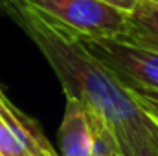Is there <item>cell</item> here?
Listing matches in <instances>:
<instances>
[{"label": "cell", "instance_id": "5bb4252c", "mask_svg": "<svg viewBox=\"0 0 158 156\" xmlns=\"http://www.w3.org/2000/svg\"><path fill=\"white\" fill-rule=\"evenodd\" d=\"M156 2H158V0H156Z\"/></svg>", "mask_w": 158, "mask_h": 156}, {"label": "cell", "instance_id": "ba28073f", "mask_svg": "<svg viewBox=\"0 0 158 156\" xmlns=\"http://www.w3.org/2000/svg\"><path fill=\"white\" fill-rule=\"evenodd\" d=\"M0 156H30L2 117H0Z\"/></svg>", "mask_w": 158, "mask_h": 156}, {"label": "cell", "instance_id": "52a82bcc", "mask_svg": "<svg viewBox=\"0 0 158 156\" xmlns=\"http://www.w3.org/2000/svg\"><path fill=\"white\" fill-rule=\"evenodd\" d=\"M119 149L123 156H158V136H138Z\"/></svg>", "mask_w": 158, "mask_h": 156}, {"label": "cell", "instance_id": "8fae6325", "mask_svg": "<svg viewBox=\"0 0 158 156\" xmlns=\"http://www.w3.org/2000/svg\"><path fill=\"white\" fill-rule=\"evenodd\" d=\"M11 2H13V0H0V11L4 13V11L7 9V6L11 4Z\"/></svg>", "mask_w": 158, "mask_h": 156}, {"label": "cell", "instance_id": "6da1fadb", "mask_svg": "<svg viewBox=\"0 0 158 156\" xmlns=\"http://www.w3.org/2000/svg\"><path fill=\"white\" fill-rule=\"evenodd\" d=\"M4 13L37 44L61 81L64 96L79 99L103 119L118 145L138 136H158V125L132 101L121 81L85 50L77 35L50 22L20 0H13Z\"/></svg>", "mask_w": 158, "mask_h": 156}, {"label": "cell", "instance_id": "5b68a950", "mask_svg": "<svg viewBox=\"0 0 158 156\" xmlns=\"http://www.w3.org/2000/svg\"><path fill=\"white\" fill-rule=\"evenodd\" d=\"M118 40L145 48L158 53V2L138 0L134 9L129 13L127 28Z\"/></svg>", "mask_w": 158, "mask_h": 156}, {"label": "cell", "instance_id": "4fadbf2b", "mask_svg": "<svg viewBox=\"0 0 158 156\" xmlns=\"http://www.w3.org/2000/svg\"><path fill=\"white\" fill-rule=\"evenodd\" d=\"M153 121H155V119H153ZM155 123H156V125H158V121H155Z\"/></svg>", "mask_w": 158, "mask_h": 156}, {"label": "cell", "instance_id": "7a4b0ae2", "mask_svg": "<svg viewBox=\"0 0 158 156\" xmlns=\"http://www.w3.org/2000/svg\"><path fill=\"white\" fill-rule=\"evenodd\" d=\"M63 30L88 39H118L129 13L103 0H20Z\"/></svg>", "mask_w": 158, "mask_h": 156}, {"label": "cell", "instance_id": "30bf717a", "mask_svg": "<svg viewBox=\"0 0 158 156\" xmlns=\"http://www.w3.org/2000/svg\"><path fill=\"white\" fill-rule=\"evenodd\" d=\"M30 156H57V153L53 149V151H39V153H33V154H30Z\"/></svg>", "mask_w": 158, "mask_h": 156}, {"label": "cell", "instance_id": "7c38bea8", "mask_svg": "<svg viewBox=\"0 0 158 156\" xmlns=\"http://www.w3.org/2000/svg\"><path fill=\"white\" fill-rule=\"evenodd\" d=\"M107 156H123V153L121 151H114V153H110V154H107Z\"/></svg>", "mask_w": 158, "mask_h": 156}, {"label": "cell", "instance_id": "9c48e42d", "mask_svg": "<svg viewBox=\"0 0 158 156\" xmlns=\"http://www.w3.org/2000/svg\"><path fill=\"white\" fill-rule=\"evenodd\" d=\"M103 2H107L110 6H116L119 9H123L125 13H131L134 9V6L138 4V0H103Z\"/></svg>", "mask_w": 158, "mask_h": 156}, {"label": "cell", "instance_id": "8992f818", "mask_svg": "<svg viewBox=\"0 0 158 156\" xmlns=\"http://www.w3.org/2000/svg\"><path fill=\"white\" fill-rule=\"evenodd\" d=\"M121 84L125 86V90L132 97V101L151 119L158 121V90L147 88V86H138V84L125 83V81H121Z\"/></svg>", "mask_w": 158, "mask_h": 156}, {"label": "cell", "instance_id": "3957f363", "mask_svg": "<svg viewBox=\"0 0 158 156\" xmlns=\"http://www.w3.org/2000/svg\"><path fill=\"white\" fill-rule=\"evenodd\" d=\"M59 151L61 156H107L121 149L103 119L79 99L66 97L59 127Z\"/></svg>", "mask_w": 158, "mask_h": 156}, {"label": "cell", "instance_id": "277c9868", "mask_svg": "<svg viewBox=\"0 0 158 156\" xmlns=\"http://www.w3.org/2000/svg\"><path fill=\"white\" fill-rule=\"evenodd\" d=\"M76 35V33H74ZM88 53L105 64L119 81L158 90V53L118 39L77 37Z\"/></svg>", "mask_w": 158, "mask_h": 156}]
</instances>
